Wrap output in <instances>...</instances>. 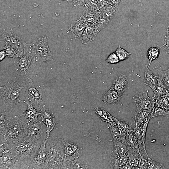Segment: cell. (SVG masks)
Returning <instances> with one entry per match:
<instances>
[{
	"instance_id": "obj_15",
	"label": "cell",
	"mask_w": 169,
	"mask_h": 169,
	"mask_svg": "<svg viewBox=\"0 0 169 169\" xmlns=\"http://www.w3.org/2000/svg\"><path fill=\"white\" fill-rule=\"evenodd\" d=\"M125 137L113 139V153L120 155H125L131 148L126 141Z\"/></svg>"
},
{
	"instance_id": "obj_33",
	"label": "cell",
	"mask_w": 169,
	"mask_h": 169,
	"mask_svg": "<svg viewBox=\"0 0 169 169\" xmlns=\"http://www.w3.org/2000/svg\"><path fill=\"white\" fill-rule=\"evenodd\" d=\"M153 92L154 95L153 96L154 100L161 96L169 94V93L164 86L159 81L158 84Z\"/></svg>"
},
{
	"instance_id": "obj_42",
	"label": "cell",
	"mask_w": 169,
	"mask_h": 169,
	"mask_svg": "<svg viewBox=\"0 0 169 169\" xmlns=\"http://www.w3.org/2000/svg\"><path fill=\"white\" fill-rule=\"evenodd\" d=\"M73 6L75 7L80 5L84 6V0H66Z\"/></svg>"
},
{
	"instance_id": "obj_25",
	"label": "cell",
	"mask_w": 169,
	"mask_h": 169,
	"mask_svg": "<svg viewBox=\"0 0 169 169\" xmlns=\"http://www.w3.org/2000/svg\"><path fill=\"white\" fill-rule=\"evenodd\" d=\"M128 159L127 163L131 169H138L139 163L143 156L131 148L128 151Z\"/></svg>"
},
{
	"instance_id": "obj_21",
	"label": "cell",
	"mask_w": 169,
	"mask_h": 169,
	"mask_svg": "<svg viewBox=\"0 0 169 169\" xmlns=\"http://www.w3.org/2000/svg\"><path fill=\"white\" fill-rule=\"evenodd\" d=\"M121 96L118 92L110 88L103 94L102 99L106 103L115 104L120 101Z\"/></svg>"
},
{
	"instance_id": "obj_27",
	"label": "cell",
	"mask_w": 169,
	"mask_h": 169,
	"mask_svg": "<svg viewBox=\"0 0 169 169\" xmlns=\"http://www.w3.org/2000/svg\"><path fill=\"white\" fill-rule=\"evenodd\" d=\"M116 8L107 3L99 11L100 18L110 21L114 16Z\"/></svg>"
},
{
	"instance_id": "obj_43",
	"label": "cell",
	"mask_w": 169,
	"mask_h": 169,
	"mask_svg": "<svg viewBox=\"0 0 169 169\" xmlns=\"http://www.w3.org/2000/svg\"><path fill=\"white\" fill-rule=\"evenodd\" d=\"M107 2L117 8L121 0H106Z\"/></svg>"
},
{
	"instance_id": "obj_45",
	"label": "cell",
	"mask_w": 169,
	"mask_h": 169,
	"mask_svg": "<svg viewBox=\"0 0 169 169\" xmlns=\"http://www.w3.org/2000/svg\"><path fill=\"white\" fill-rule=\"evenodd\" d=\"M165 45L166 47V53L167 54L169 53V42H167L165 43V44L163 45Z\"/></svg>"
},
{
	"instance_id": "obj_28",
	"label": "cell",
	"mask_w": 169,
	"mask_h": 169,
	"mask_svg": "<svg viewBox=\"0 0 169 169\" xmlns=\"http://www.w3.org/2000/svg\"><path fill=\"white\" fill-rule=\"evenodd\" d=\"M113 139L125 137L127 133L121 127L116 124H107Z\"/></svg>"
},
{
	"instance_id": "obj_8",
	"label": "cell",
	"mask_w": 169,
	"mask_h": 169,
	"mask_svg": "<svg viewBox=\"0 0 169 169\" xmlns=\"http://www.w3.org/2000/svg\"><path fill=\"white\" fill-rule=\"evenodd\" d=\"M45 131L43 125L39 120L35 122L28 121L22 141H35L41 140V138Z\"/></svg>"
},
{
	"instance_id": "obj_39",
	"label": "cell",
	"mask_w": 169,
	"mask_h": 169,
	"mask_svg": "<svg viewBox=\"0 0 169 169\" xmlns=\"http://www.w3.org/2000/svg\"><path fill=\"white\" fill-rule=\"evenodd\" d=\"M105 61L112 64H115L120 61L115 52L110 54L107 57Z\"/></svg>"
},
{
	"instance_id": "obj_6",
	"label": "cell",
	"mask_w": 169,
	"mask_h": 169,
	"mask_svg": "<svg viewBox=\"0 0 169 169\" xmlns=\"http://www.w3.org/2000/svg\"><path fill=\"white\" fill-rule=\"evenodd\" d=\"M23 95L27 104H31L36 110L41 111L44 105L42 94L32 80L27 85Z\"/></svg>"
},
{
	"instance_id": "obj_14",
	"label": "cell",
	"mask_w": 169,
	"mask_h": 169,
	"mask_svg": "<svg viewBox=\"0 0 169 169\" xmlns=\"http://www.w3.org/2000/svg\"><path fill=\"white\" fill-rule=\"evenodd\" d=\"M80 18L84 22L86 27L94 26L100 18L99 12L94 9L86 8Z\"/></svg>"
},
{
	"instance_id": "obj_26",
	"label": "cell",
	"mask_w": 169,
	"mask_h": 169,
	"mask_svg": "<svg viewBox=\"0 0 169 169\" xmlns=\"http://www.w3.org/2000/svg\"><path fill=\"white\" fill-rule=\"evenodd\" d=\"M125 138L126 141L131 148L141 154L140 151L138 137L135 132L132 130L128 132L126 134Z\"/></svg>"
},
{
	"instance_id": "obj_36",
	"label": "cell",
	"mask_w": 169,
	"mask_h": 169,
	"mask_svg": "<svg viewBox=\"0 0 169 169\" xmlns=\"http://www.w3.org/2000/svg\"><path fill=\"white\" fill-rule=\"evenodd\" d=\"M4 49L9 57L14 59L20 56L13 48L7 44L4 46Z\"/></svg>"
},
{
	"instance_id": "obj_31",
	"label": "cell",
	"mask_w": 169,
	"mask_h": 169,
	"mask_svg": "<svg viewBox=\"0 0 169 169\" xmlns=\"http://www.w3.org/2000/svg\"><path fill=\"white\" fill-rule=\"evenodd\" d=\"M160 49L156 47L150 48L147 52V57L149 60V63L147 67H149L153 61L158 59L160 54Z\"/></svg>"
},
{
	"instance_id": "obj_18",
	"label": "cell",
	"mask_w": 169,
	"mask_h": 169,
	"mask_svg": "<svg viewBox=\"0 0 169 169\" xmlns=\"http://www.w3.org/2000/svg\"><path fill=\"white\" fill-rule=\"evenodd\" d=\"M65 150L66 156L68 157L71 156L74 158L78 159L82 155V148L77 143L65 141Z\"/></svg>"
},
{
	"instance_id": "obj_34",
	"label": "cell",
	"mask_w": 169,
	"mask_h": 169,
	"mask_svg": "<svg viewBox=\"0 0 169 169\" xmlns=\"http://www.w3.org/2000/svg\"><path fill=\"white\" fill-rule=\"evenodd\" d=\"M115 52L120 61H122L127 59L131 54V53L121 48L120 45H119Z\"/></svg>"
},
{
	"instance_id": "obj_9",
	"label": "cell",
	"mask_w": 169,
	"mask_h": 169,
	"mask_svg": "<svg viewBox=\"0 0 169 169\" xmlns=\"http://www.w3.org/2000/svg\"><path fill=\"white\" fill-rule=\"evenodd\" d=\"M0 40L13 48L20 56L23 53L26 43L23 39L10 31L3 32L0 34Z\"/></svg>"
},
{
	"instance_id": "obj_23",
	"label": "cell",
	"mask_w": 169,
	"mask_h": 169,
	"mask_svg": "<svg viewBox=\"0 0 169 169\" xmlns=\"http://www.w3.org/2000/svg\"><path fill=\"white\" fill-rule=\"evenodd\" d=\"M144 81V84L150 87L154 91L158 84V76L153 74L152 70L147 67L145 71Z\"/></svg>"
},
{
	"instance_id": "obj_47",
	"label": "cell",
	"mask_w": 169,
	"mask_h": 169,
	"mask_svg": "<svg viewBox=\"0 0 169 169\" xmlns=\"http://www.w3.org/2000/svg\"></svg>"
},
{
	"instance_id": "obj_38",
	"label": "cell",
	"mask_w": 169,
	"mask_h": 169,
	"mask_svg": "<svg viewBox=\"0 0 169 169\" xmlns=\"http://www.w3.org/2000/svg\"><path fill=\"white\" fill-rule=\"evenodd\" d=\"M148 162V169H165L163 165L161 163L157 162L147 157Z\"/></svg>"
},
{
	"instance_id": "obj_46",
	"label": "cell",
	"mask_w": 169,
	"mask_h": 169,
	"mask_svg": "<svg viewBox=\"0 0 169 169\" xmlns=\"http://www.w3.org/2000/svg\"><path fill=\"white\" fill-rule=\"evenodd\" d=\"M169 42V28L167 30V35L165 38V43Z\"/></svg>"
},
{
	"instance_id": "obj_30",
	"label": "cell",
	"mask_w": 169,
	"mask_h": 169,
	"mask_svg": "<svg viewBox=\"0 0 169 169\" xmlns=\"http://www.w3.org/2000/svg\"><path fill=\"white\" fill-rule=\"evenodd\" d=\"M155 106L169 111V94L155 100Z\"/></svg>"
},
{
	"instance_id": "obj_10",
	"label": "cell",
	"mask_w": 169,
	"mask_h": 169,
	"mask_svg": "<svg viewBox=\"0 0 169 169\" xmlns=\"http://www.w3.org/2000/svg\"><path fill=\"white\" fill-rule=\"evenodd\" d=\"M148 90L137 93L133 97L136 108L135 114L141 112L152 110L155 106V101L153 96L150 97L148 95Z\"/></svg>"
},
{
	"instance_id": "obj_13",
	"label": "cell",
	"mask_w": 169,
	"mask_h": 169,
	"mask_svg": "<svg viewBox=\"0 0 169 169\" xmlns=\"http://www.w3.org/2000/svg\"><path fill=\"white\" fill-rule=\"evenodd\" d=\"M41 117V122H43L46 126L47 137V139L50 137L51 132L53 130L56 124L54 116L51 111L50 109L44 105L43 109L40 111Z\"/></svg>"
},
{
	"instance_id": "obj_11",
	"label": "cell",
	"mask_w": 169,
	"mask_h": 169,
	"mask_svg": "<svg viewBox=\"0 0 169 169\" xmlns=\"http://www.w3.org/2000/svg\"><path fill=\"white\" fill-rule=\"evenodd\" d=\"M46 139L41 145L33 161L28 169H48L49 155L46 146Z\"/></svg>"
},
{
	"instance_id": "obj_5",
	"label": "cell",
	"mask_w": 169,
	"mask_h": 169,
	"mask_svg": "<svg viewBox=\"0 0 169 169\" xmlns=\"http://www.w3.org/2000/svg\"><path fill=\"white\" fill-rule=\"evenodd\" d=\"M46 139L49 155L48 169H61L66 156L65 140L54 136Z\"/></svg>"
},
{
	"instance_id": "obj_16",
	"label": "cell",
	"mask_w": 169,
	"mask_h": 169,
	"mask_svg": "<svg viewBox=\"0 0 169 169\" xmlns=\"http://www.w3.org/2000/svg\"><path fill=\"white\" fill-rule=\"evenodd\" d=\"M128 79L125 74L116 76L113 80L111 88L118 92L121 96L128 85Z\"/></svg>"
},
{
	"instance_id": "obj_29",
	"label": "cell",
	"mask_w": 169,
	"mask_h": 169,
	"mask_svg": "<svg viewBox=\"0 0 169 169\" xmlns=\"http://www.w3.org/2000/svg\"><path fill=\"white\" fill-rule=\"evenodd\" d=\"M158 81L161 82L169 93V67L166 70L157 69Z\"/></svg>"
},
{
	"instance_id": "obj_1",
	"label": "cell",
	"mask_w": 169,
	"mask_h": 169,
	"mask_svg": "<svg viewBox=\"0 0 169 169\" xmlns=\"http://www.w3.org/2000/svg\"><path fill=\"white\" fill-rule=\"evenodd\" d=\"M9 113H0V142L5 145L22 141L28 121L18 115L9 116Z\"/></svg>"
},
{
	"instance_id": "obj_3",
	"label": "cell",
	"mask_w": 169,
	"mask_h": 169,
	"mask_svg": "<svg viewBox=\"0 0 169 169\" xmlns=\"http://www.w3.org/2000/svg\"><path fill=\"white\" fill-rule=\"evenodd\" d=\"M37 63L33 43L26 44L23 54L14 59L15 80L21 82H29L32 80V72Z\"/></svg>"
},
{
	"instance_id": "obj_17",
	"label": "cell",
	"mask_w": 169,
	"mask_h": 169,
	"mask_svg": "<svg viewBox=\"0 0 169 169\" xmlns=\"http://www.w3.org/2000/svg\"><path fill=\"white\" fill-rule=\"evenodd\" d=\"M152 110L143 111L138 114H135L133 125V128H132L133 130L135 131L140 130L143 124L150 120L151 118L150 114Z\"/></svg>"
},
{
	"instance_id": "obj_40",
	"label": "cell",
	"mask_w": 169,
	"mask_h": 169,
	"mask_svg": "<svg viewBox=\"0 0 169 169\" xmlns=\"http://www.w3.org/2000/svg\"><path fill=\"white\" fill-rule=\"evenodd\" d=\"M97 5V0H84V6L86 8L94 9L96 10Z\"/></svg>"
},
{
	"instance_id": "obj_22",
	"label": "cell",
	"mask_w": 169,
	"mask_h": 169,
	"mask_svg": "<svg viewBox=\"0 0 169 169\" xmlns=\"http://www.w3.org/2000/svg\"><path fill=\"white\" fill-rule=\"evenodd\" d=\"M98 33L94 26L86 27L79 38L83 44H86L93 40Z\"/></svg>"
},
{
	"instance_id": "obj_32",
	"label": "cell",
	"mask_w": 169,
	"mask_h": 169,
	"mask_svg": "<svg viewBox=\"0 0 169 169\" xmlns=\"http://www.w3.org/2000/svg\"><path fill=\"white\" fill-rule=\"evenodd\" d=\"M150 118L162 116L169 117V111L162 108L154 106L150 113Z\"/></svg>"
},
{
	"instance_id": "obj_4",
	"label": "cell",
	"mask_w": 169,
	"mask_h": 169,
	"mask_svg": "<svg viewBox=\"0 0 169 169\" xmlns=\"http://www.w3.org/2000/svg\"><path fill=\"white\" fill-rule=\"evenodd\" d=\"M29 82H21L15 80L1 85L0 87V111L10 113L15 105L25 101L20 97Z\"/></svg>"
},
{
	"instance_id": "obj_41",
	"label": "cell",
	"mask_w": 169,
	"mask_h": 169,
	"mask_svg": "<svg viewBox=\"0 0 169 169\" xmlns=\"http://www.w3.org/2000/svg\"><path fill=\"white\" fill-rule=\"evenodd\" d=\"M148 162L147 160H146L143 157V156H141L140 160L138 169H148Z\"/></svg>"
},
{
	"instance_id": "obj_20",
	"label": "cell",
	"mask_w": 169,
	"mask_h": 169,
	"mask_svg": "<svg viewBox=\"0 0 169 169\" xmlns=\"http://www.w3.org/2000/svg\"><path fill=\"white\" fill-rule=\"evenodd\" d=\"M128 159V155H120L112 152L109 160L110 166L113 169H121Z\"/></svg>"
},
{
	"instance_id": "obj_37",
	"label": "cell",
	"mask_w": 169,
	"mask_h": 169,
	"mask_svg": "<svg viewBox=\"0 0 169 169\" xmlns=\"http://www.w3.org/2000/svg\"><path fill=\"white\" fill-rule=\"evenodd\" d=\"M71 169H86L88 168L87 166L84 163L79 161L78 159L74 158L71 161Z\"/></svg>"
},
{
	"instance_id": "obj_7",
	"label": "cell",
	"mask_w": 169,
	"mask_h": 169,
	"mask_svg": "<svg viewBox=\"0 0 169 169\" xmlns=\"http://www.w3.org/2000/svg\"><path fill=\"white\" fill-rule=\"evenodd\" d=\"M37 63H41L50 60L54 62L52 54L48 45V37L46 34L43 35L38 40L33 43Z\"/></svg>"
},
{
	"instance_id": "obj_24",
	"label": "cell",
	"mask_w": 169,
	"mask_h": 169,
	"mask_svg": "<svg viewBox=\"0 0 169 169\" xmlns=\"http://www.w3.org/2000/svg\"><path fill=\"white\" fill-rule=\"evenodd\" d=\"M27 105L26 110L23 114L18 115L24 117L26 119H28L29 121H38L39 120L38 117L40 115L41 112L36 110L32 104H29Z\"/></svg>"
},
{
	"instance_id": "obj_12",
	"label": "cell",
	"mask_w": 169,
	"mask_h": 169,
	"mask_svg": "<svg viewBox=\"0 0 169 169\" xmlns=\"http://www.w3.org/2000/svg\"><path fill=\"white\" fill-rule=\"evenodd\" d=\"M0 169H13L16 159L3 144H0Z\"/></svg>"
},
{
	"instance_id": "obj_19",
	"label": "cell",
	"mask_w": 169,
	"mask_h": 169,
	"mask_svg": "<svg viewBox=\"0 0 169 169\" xmlns=\"http://www.w3.org/2000/svg\"><path fill=\"white\" fill-rule=\"evenodd\" d=\"M86 27L85 24L80 18L72 23L67 30V33L79 38Z\"/></svg>"
},
{
	"instance_id": "obj_35",
	"label": "cell",
	"mask_w": 169,
	"mask_h": 169,
	"mask_svg": "<svg viewBox=\"0 0 169 169\" xmlns=\"http://www.w3.org/2000/svg\"><path fill=\"white\" fill-rule=\"evenodd\" d=\"M110 21L100 18L94 24V27L95 30L98 33L107 26Z\"/></svg>"
},
{
	"instance_id": "obj_44",
	"label": "cell",
	"mask_w": 169,
	"mask_h": 169,
	"mask_svg": "<svg viewBox=\"0 0 169 169\" xmlns=\"http://www.w3.org/2000/svg\"><path fill=\"white\" fill-rule=\"evenodd\" d=\"M6 56H8V55L5 50L4 49L0 51V61H1L3 60Z\"/></svg>"
},
{
	"instance_id": "obj_2",
	"label": "cell",
	"mask_w": 169,
	"mask_h": 169,
	"mask_svg": "<svg viewBox=\"0 0 169 169\" xmlns=\"http://www.w3.org/2000/svg\"><path fill=\"white\" fill-rule=\"evenodd\" d=\"M44 140L4 144L16 159L13 169H28Z\"/></svg>"
}]
</instances>
